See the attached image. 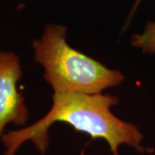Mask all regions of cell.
<instances>
[{
  "label": "cell",
  "mask_w": 155,
  "mask_h": 155,
  "mask_svg": "<svg viewBox=\"0 0 155 155\" xmlns=\"http://www.w3.org/2000/svg\"><path fill=\"white\" fill-rule=\"evenodd\" d=\"M119 99L110 94H72L54 92L53 104L49 111L33 124L3 134L4 155H16L22 144L31 141L41 153L49 147L48 131L55 122H65L76 131L87 134L94 140L102 139L108 143L113 155H119L122 145H127L140 153L143 134L132 123L116 117L111 108Z\"/></svg>",
  "instance_id": "6da1fadb"
},
{
  "label": "cell",
  "mask_w": 155,
  "mask_h": 155,
  "mask_svg": "<svg viewBox=\"0 0 155 155\" xmlns=\"http://www.w3.org/2000/svg\"><path fill=\"white\" fill-rule=\"evenodd\" d=\"M34 60L44 69V79L57 93L94 95L119 85L124 76L68 45L67 28L50 23L32 42Z\"/></svg>",
  "instance_id": "7a4b0ae2"
},
{
  "label": "cell",
  "mask_w": 155,
  "mask_h": 155,
  "mask_svg": "<svg viewBox=\"0 0 155 155\" xmlns=\"http://www.w3.org/2000/svg\"><path fill=\"white\" fill-rule=\"evenodd\" d=\"M22 77L20 58L11 51L0 50V141L10 123L25 126L29 112L17 83Z\"/></svg>",
  "instance_id": "3957f363"
},
{
  "label": "cell",
  "mask_w": 155,
  "mask_h": 155,
  "mask_svg": "<svg viewBox=\"0 0 155 155\" xmlns=\"http://www.w3.org/2000/svg\"><path fill=\"white\" fill-rule=\"evenodd\" d=\"M130 42L145 54H155V22H147L142 33L132 35Z\"/></svg>",
  "instance_id": "277c9868"
},
{
  "label": "cell",
  "mask_w": 155,
  "mask_h": 155,
  "mask_svg": "<svg viewBox=\"0 0 155 155\" xmlns=\"http://www.w3.org/2000/svg\"><path fill=\"white\" fill-rule=\"evenodd\" d=\"M141 0H136V2H135V4H134V5L133 9H132V11H131V14H130V17H132V15L134 14V12L135 11V10L137 9V6L139 5V4H140V2Z\"/></svg>",
  "instance_id": "5b68a950"
}]
</instances>
